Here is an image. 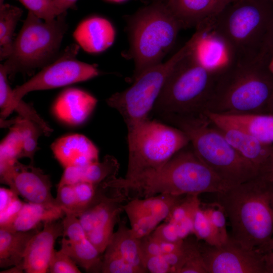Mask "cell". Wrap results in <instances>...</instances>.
Segmentation results:
<instances>
[{"label": "cell", "instance_id": "obj_4", "mask_svg": "<svg viewBox=\"0 0 273 273\" xmlns=\"http://www.w3.org/2000/svg\"><path fill=\"white\" fill-rule=\"evenodd\" d=\"M273 114V73L264 63L227 62L220 69L204 112Z\"/></svg>", "mask_w": 273, "mask_h": 273}, {"label": "cell", "instance_id": "obj_17", "mask_svg": "<svg viewBox=\"0 0 273 273\" xmlns=\"http://www.w3.org/2000/svg\"><path fill=\"white\" fill-rule=\"evenodd\" d=\"M203 114L218 128L235 129L261 142L273 144V114Z\"/></svg>", "mask_w": 273, "mask_h": 273}, {"label": "cell", "instance_id": "obj_32", "mask_svg": "<svg viewBox=\"0 0 273 273\" xmlns=\"http://www.w3.org/2000/svg\"><path fill=\"white\" fill-rule=\"evenodd\" d=\"M24 203L10 188H0V229H6L13 222Z\"/></svg>", "mask_w": 273, "mask_h": 273}, {"label": "cell", "instance_id": "obj_52", "mask_svg": "<svg viewBox=\"0 0 273 273\" xmlns=\"http://www.w3.org/2000/svg\"><path fill=\"white\" fill-rule=\"evenodd\" d=\"M270 69V70L273 73V65L272 66H271V67L270 68H269Z\"/></svg>", "mask_w": 273, "mask_h": 273}, {"label": "cell", "instance_id": "obj_9", "mask_svg": "<svg viewBox=\"0 0 273 273\" xmlns=\"http://www.w3.org/2000/svg\"><path fill=\"white\" fill-rule=\"evenodd\" d=\"M126 180H133L163 166L190 141L180 129L147 119L128 131Z\"/></svg>", "mask_w": 273, "mask_h": 273}, {"label": "cell", "instance_id": "obj_18", "mask_svg": "<svg viewBox=\"0 0 273 273\" xmlns=\"http://www.w3.org/2000/svg\"><path fill=\"white\" fill-rule=\"evenodd\" d=\"M51 148L64 168L83 167L99 161L97 148L82 134H71L60 138L52 144Z\"/></svg>", "mask_w": 273, "mask_h": 273}, {"label": "cell", "instance_id": "obj_7", "mask_svg": "<svg viewBox=\"0 0 273 273\" xmlns=\"http://www.w3.org/2000/svg\"><path fill=\"white\" fill-rule=\"evenodd\" d=\"M194 49L175 66L155 104L152 111L164 120L172 117L196 116L205 111L221 67L204 66Z\"/></svg>", "mask_w": 273, "mask_h": 273}, {"label": "cell", "instance_id": "obj_20", "mask_svg": "<svg viewBox=\"0 0 273 273\" xmlns=\"http://www.w3.org/2000/svg\"><path fill=\"white\" fill-rule=\"evenodd\" d=\"M115 30L107 19L93 16L81 21L73 33L74 39L85 52L99 53L110 47L114 42Z\"/></svg>", "mask_w": 273, "mask_h": 273}, {"label": "cell", "instance_id": "obj_38", "mask_svg": "<svg viewBox=\"0 0 273 273\" xmlns=\"http://www.w3.org/2000/svg\"><path fill=\"white\" fill-rule=\"evenodd\" d=\"M72 186L79 206V212L78 215L89 205L94 200L98 186L83 181L77 183L72 185Z\"/></svg>", "mask_w": 273, "mask_h": 273}, {"label": "cell", "instance_id": "obj_8", "mask_svg": "<svg viewBox=\"0 0 273 273\" xmlns=\"http://www.w3.org/2000/svg\"><path fill=\"white\" fill-rule=\"evenodd\" d=\"M66 13L51 21L28 14L14 40L10 55L3 64L9 77L18 72L29 73L53 62L67 29Z\"/></svg>", "mask_w": 273, "mask_h": 273}, {"label": "cell", "instance_id": "obj_42", "mask_svg": "<svg viewBox=\"0 0 273 273\" xmlns=\"http://www.w3.org/2000/svg\"><path fill=\"white\" fill-rule=\"evenodd\" d=\"M144 263L148 272H172L171 266L163 255L144 256Z\"/></svg>", "mask_w": 273, "mask_h": 273}, {"label": "cell", "instance_id": "obj_46", "mask_svg": "<svg viewBox=\"0 0 273 273\" xmlns=\"http://www.w3.org/2000/svg\"><path fill=\"white\" fill-rule=\"evenodd\" d=\"M263 176L273 182V147L267 170Z\"/></svg>", "mask_w": 273, "mask_h": 273}, {"label": "cell", "instance_id": "obj_48", "mask_svg": "<svg viewBox=\"0 0 273 273\" xmlns=\"http://www.w3.org/2000/svg\"><path fill=\"white\" fill-rule=\"evenodd\" d=\"M269 51H273V23L268 41L267 53Z\"/></svg>", "mask_w": 273, "mask_h": 273}, {"label": "cell", "instance_id": "obj_35", "mask_svg": "<svg viewBox=\"0 0 273 273\" xmlns=\"http://www.w3.org/2000/svg\"><path fill=\"white\" fill-rule=\"evenodd\" d=\"M56 205L65 213L77 216L79 212L76 194L72 185L57 187Z\"/></svg>", "mask_w": 273, "mask_h": 273}, {"label": "cell", "instance_id": "obj_15", "mask_svg": "<svg viewBox=\"0 0 273 273\" xmlns=\"http://www.w3.org/2000/svg\"><path fill=\"white\" fill-rule=\"evenodd\" d=\"M63 235L62 220L47 221L43 229L30 240L25 251L24 271L27 273L48 272L57 238Z\"/></svg>", "mask_w": 273, "mask_h": 273}, {"label": "cell", "instance_id": "obj_50", "mask_svg": "<svg viewBox=\"0 0 273 273\" xmlns=\"http://www.w3.org/2000/svg\"><path fill=\"white\" fill-rule=\"evenodd\" d=\"M111 2H114V3H121L124 2L126 0H106Z\"/></svg>", "mask_w": 273, "mask_h": 273}, {"label": "cell", "instance_id": "obj_19", "mask_svg": "<svg viewBox=\"0 0 273 273\" xmlns=\"http://www.w3.org/2000/svg\"><path fill=\"white\" fill-rule=\"evenodd\" d=\"M97 99L77 88L63 90L56 99L53 112L58 119L69 125H78L86 120L95 108Z\"/></svg>", "mask_w": 273, "mask_h": 273}, {"label": "cell", "instance_id": "obj_6", "mask_svg": "<svg viewBox=\"0 0 273 273\" xmlns=\"http://www.w3.org/2000/svg\"><path fill=\"white\" fill-rule=\"evenodd\" d=\"M165 121L187 135L198 157L229 188L260 175L204 114Z\"/></svg>", "mask_w": 273, "mask_h": 273}, {"label": "cell", "instance_id": "obj_26", "mask_svg": "<svg viewBox=\"0 0 273 273\" xmlns=\"http://www.w3.org/2000/svg\"><path fill=\"white\" fill-rule=\"evenodd\" d=\"M65 215L57 206L25 203L13 222L6 229L13 231H27L38 228L41 222L60 219Z\"/></svg>", "mask_w": 273, "mask_h": 273}, {"label": "cell", "instance_id": "obj_39", "mask_svg": "<svg viewBox=\"0 0 273 273\" xmlns=\"http://www.w3.org/2000/svg\"><path fill=\"white\" fill-rule=\"evenodd\" d=\"M215 204L217 209L211 207L205 209V211L222 243L227 240L230 236L228 234L226 229V215L223 209L218 204Z\"/></svg>", "mask_w": 273, "mask_h": 273}, {"label": "cell", "instance_id": "obj_43", "mask_svg": "<svg viewBox=\"0 0 273 273\" xmlns=\"http://www.w3.org/2000/svg\"><path fill=\"white\" fill-rule=\"evenodd\" d=\"M151 235L160 241L177 242L182 240L179 237L176 225L170 222L166 221L158 225Z\"/></svg>", "mask_w": 273, "mask_h": 273}, {"label": "cell", "instance_id": "obj_10", "mask_svg": "<svg viewBox=\"0 0 273 273\" xmlns=\"http://www.w3.org/2000/svg\"><path fill=\"white\" fill-rule=\"evenodd\" d=\"M197 42L196 37L192 36L166 62L145 71L130 87L106 100L107 104L121 114L128 131L149 119L168 76L178 63L194 49Z\"/></svg>", "mask_w": 273, "mask_h": 273}, {"label": "cell", "instance_id": "obj_44", "mask_svg": "<svg viewBox=\"0 0 273 273\" xmlns=\"http://www.w3.org/2000/svg\"><path fill=\"white\" fill-rule=\"evenodd\" d=\"M59 16L66 13V11L75 6L77 0H53Z\"/></svg>", "mask_w": 273, "mask_h": 273}, {"label": "cell", "instance_id": "obj_45", "mask_svg": "<svg viewBox=\"0 0 273 273\" xmlns=\"http://www.w3.org/2000/svg\"><path fill=\"white\" fill-rule=\"evenodd\" d=\"M263 254L265 273H273V253L266 252Z\"/></svg>", "mask_w": 273, "mask_h": 273}, {"label": "cell", "instance_id": "obj_21", "mask_svg": "<svg viewBox=\"0 0 273 273\" xmlns=\"http://www.w3.org/2000/svg\"><path fill=\"white\" fill-rule=\"evenodd\" d=\"M217 128L230 144L253 166L258 174L264 176L269 166L273 144L263 143L235 129Z\"/></svg>", "mask_w": 273, "mask_h": 273}, {"label": "cell", "instance_id": "obj_36", "mask_svg": "<svg viewBox=\"0 0 273 273\" xmlns=\"http://www.w3.org/2000/svg\"><path fill=\"white\" fill-rule=\"evenodd\" d=\"M28 11L45 21L54 20L59 16L53 0H17Z\"/></svg>", "mask_w": 273, "mask_h": 273}, {"label": "cell", "instance_id": "obj_14", "mask_svg": "<svg viewBox=\"0 0 273 273\" xmlns=\"http://www.w3.org/2000/svg\"><path fill=\"white\" fill-rule=\"evenodd\" d=\"M1 183L8 185L27 202L57 206L51 193L49 175L32 164L24 165L16 160L12 170L1 179Z\"/></svg>", "mask_w": 273, "mask_h": 273}, {"label": "cell", "instance_id": "obj_40", "mask_svg": "<svg viewBox=\"0 0 273 273\" xmlns=\"http://www.w3.org/2000/svg\"><path fill=\"white\" fill-rule=\"evenodd\" d=\"M130 228L139 239L150 235L160 223L156 220L145 216H137L129 219Z\"/></svg>", "mask_w": 273, "mask_h": 273}, {"label": "cell", "instance_id": "obj_24", "mask_svg": "<svg viewBox=\"0 0 273 273\" xmlns=\"http://www.w3.org/2000/svg\"><path fill=\"white\" fill-rule=\"evenodd\" d=\"M119 168L116 159L107 155L101 162L98 161L83 167L70 166L64 168L62 180L67 185L83 181L98 186L117 177Z\"/></svg>", "mask_w": 273, "mask_h": 273}, {"label": "cell", "instance_id": "obj_1", "mask_svg": "<svg viewBox=\"0 0 273 273\" xmlns=\"http://www.w3.org/2000/svg\"><path fill=\"white\" fill-rule=\"evenodd\" d=\"M273 23V2L234 0L209 25L224 45L228 62L264 63Z\"/></svg>", "mask_w": 273, "mask_h": 273}, {"label": "cell", "instance_id": "obj_23", "mask_svg": "<svg viewBox=\"0 0 273 273\" xmlns=\"http://www.w3.org/2000/svg\"><path fill=\"white\" fill-rule=\"evenodd\" d=\"M183 196L159 194L141 199L135 198L123 205V211L128 219L145 216L159 223L168 217L173 208L183 200Z\"/></svg>", "mask_w": 273, "mask_h": 273}, {"label": "cell", "instance_id": "obj_28", "mask_svg": "<svg viewBox=\"0 0 273 273\" xmlns=\"http://www.w3.org/2000/svg\"><path fill=\"white\" fill-rule=\"evenodd\" d=\"M194 52L199 61L208 68H220L228 61L222 59H228L224 45L207 29L197 44Z\"/></svg>", "mask_w": 273, "mask_h": 273}, {"label": "cell", "instance_id": "obj_41", "mask_svg": "<svg viewBox=\"0 0 273 273\" xmlns=\"http://www.w3.org/2000/svg\"><path fill=\"white\" fill-rule=\"evenodd\" d=\"M177 273H207L199 247L195 249L189 256Z\"/></svg>", "mask_w": 273, "mask_h": 273}, {"label": "cell", "instance_id": "obj_12", "mask_svg": "<svg viewBox=\"0 0 273 273\" xmlns=\"http://www.w3.org/2000/svg\"><path fill=\"white\" fill-rule=\"evenodd\" d=\"M126 197L104 182L98 185L95 197L77 217L91 243L103 253L119 221Z\"/></svg>", "mask_w": 273, "mask_h": 273}, {"label": "cell", "instance_id": "obj_13", "mask_svg": "<svg viewBox=\"0 0 273 273\" xmlns=\"http://www.w3.org/2000/svg\"><path fill=\"white\" fill-rule=\"evenodd\" d=\"M207 273H265L264 254L229 238L216 246L199 243Z\"/></svg>", "mask_w": 273, "mask_h": 273}, {"label": "cell", "instance_id": "obj_49", "mask_svg": "<svg viewBox=\"0 0 273 273\" xmlns=\"http://www.w3.org/2000/svg\"><path fill=\"white\" fill-rule=\"evenodd\" d=\"M143 1H144L145 2H146L147 4L152 3H156V2H161V3H164L167 0H142Z\"/></svg>", "mask_w": 273, "mask_h": 273}, {"label": "cell", "instance_id": "obj_29", "mask_svg": "<svg viewBox=\"0 0 273 273\" xmlns=\"http://www.w3.org/2000/svg\"><path fill=\"white\" fill-rule=\"evenodd\" d=\"M23 10L16 6L4 3L0 6V59H7L11 54L13 34Z\"/></svg>", "mask_w": 273, "mask_h": 273}, {"label": "cell", "instance_id": "obj_34", "mask_svg": "<svg viewBox=\"0 0 273 273\" xmlns=\"http://www.w3.org/2000/svg\"><path fill=\"white\" fill-rule=\"evenodd\" d=\"M101 272L104 273H139L111 245L108 244L103 256Z\"/></svg>", "mask_w": 273, "mask_h": 273}, {"label": "cell", "instance_id": "obj_16", "mask_svg": "<svg viewBox=\"0 0 273 273\" xmlns=\"http://www.w3.org/2000/svg\"><path fill=\"white\" fill-rule=\"evenodd\" d=\"M234 0H167L165 4L182 29L209 25Z\"/></svg>", "mask_w": 273, "mask_h": 273}, {"label": "cell", "instance_id": "obj_2", "mask_svg": "<svg viewBox=\"0 0 273 273\" xmlns=\"http://www.w3.org/2000/svg\"><path fill=\"white\" fill-rule=\"evenodd\" d=\"M189 145L157 170L130 181L116 177L112 181L113 186L126 197L133 193L135 198L159 194L198 196L205 193L215 194L230 188L201 161Z\"/></svg>", "mask_w": 273, "mask_h": 273}, {"label": "cell", "instance_id": "obj_53", "mask_svg": "<svg viewBox=\"0 0 273 273\" xmlns=\"http://www.w3.org/2000/svg\"><path fill=\"white\" fill-rule=\"evenodd\" d=\"M268 1H271V2H273V0H268Z\"/></svg>", "mask_w": 273, "mask_h": 273}, {"label": "cell", "instance_id": "obj_37", "mask_svg": "<svg viewBox=\"0 0 273 273\" xmlns=\"http://www.w3.org/2000/svg\"><path fill=\"white\" fill-rule=\"evenodd\" d=\"M77 264L61 249L55 250L50 262L48 272L80 273Z\"/></svg>", "mask_w": 273, "mask_h": 273}, {"label": "cell", "instance_id": "obj_27", "mask_svg": "<svg viewBox=\"0 0 273 273\" xmlns=\"http://www.w3.org/2000/svg\"><path fill=\"white\" fill-rule=\"evenodd\" d=\"M118 228L114 233L109 244L113 246L139 273L148 272L144 263V256L141 239L137 238L125 221L118 222Z\"/></svg>", "mask_w": 273, "mask_h": 273}, {"label": "cell", "instance_id": "obj_33", "mask_svg": "<svg viewBox=\"0 0 273 273\" xmlns=\"http://www.w3.org/2000/svg\"><path fill=\"white\" fill-rule=\"evenodd\" d=\"M193 234L197 240L216 246L221 243V240L212 226L205 210L200 206L196 209L193 217Z\"/></svg>", "mask_w": 273, "mask_h": 273}, {"label": "cell", "instance_id": "obj_25", "mask_svg": "<svg viewBox=\"0 0 273 273\" xmlns=\"http://www.w3.org/2000/svg\"><path fill=\"white\" fill-rule=\"evenodd\" d=\"M38 227L27 231L0 229V267L18 266L23 269L27 246L38 232Z\"/></svg>", "mask_w": 273, "mask_h": 273}, {"label": "cell", "instance_id": "obj_51", "mask_svg": "<svg viewBox=\"0 0 273 273\" xmlns=\"http://www.w3.org/2000/svg\"><path fill=\"white\" fill-rule=\"evenodd\" d=\"M5 0H0V6L4 3Z\"/></svg>", "mask_w": 273, "mask_h": 273}, {"label": "cell", "instance_id": "obj_30", "mask_svg": "<svg viewBox=\"0 0 273 273\" xmlns=\"http://www.w3.org/2000/svg\"><path fill=\"white\" fill-rule=\"evenodd\" d=\"M2 127L10 125L15 128L21 134L24 140V148L22 158H28L33 162L34 155L38 150V138L44 132L42 129L34 122L20 116L7 121L1 120Z\"/></svg>", "mask_w": 273, "mask_h": 273}, {"label": "cell", "instance_id": "obj_31", "mask_svg": "<svg viewBox=\"0 0 273 273\" xmlns=\"http://www.w3.org/2000/svg\"><path fill=\"white\" fill-rule=\"evenodd\" d=\"M10 131L0 144V174L8 171L15 161L22 158L24 140L14 127L9 126Z\"/></svg>", "mask_w": 273, "mask_h": 273}, {"label": "cell", "instance_id": "obj_22", "mask_svg": "<svg viewBox=\"0 0 273 273\" xmlns=\"http://www.w3.org/2000/svg\"><path fill=\"white\" fill-rule=\"evenodd\" d=\"M61 249L86 271H101L102 253L89 240L82 226L66 232L61 241Z\"/></svg>", "mask_w": 273, "mask_h": 273}, {"label": "cell", "instance_id": "obj_5", "mask_svg": "<svg viewBox=\"0 0 273 273\" xmlns=\"http://www.w3.org/2000/svg\"><path fill=\"white\" fill-rule=\"evenodd\" d=\"M126 20L129 48L124 57L133 61L134 81L162 63L182 27L165 3L161 2L147 4Z\"/></svg>", "mask_w": 273, "mask_h": 273}, {"label": "cell", "instance_id": "obj_3", "mask_svg": "<svg viewBox=\"0 0 273 273\" xmlns=\"http://www.w3.org/2000/svg\"><path fill=\"white\" fill-rule=\"evenodd\" d=\"M215 203L230 221L233 239L260 249L273 237V182L258 175L215 193Z\"/></svg>", "mask_w": 273, "mask_h": 273}, {"label": "cell", "instance_id": "obj_47", "mask_svg": "<svg viewBox=\"0 0 273 273\" xmlns=\"http://www.w3.org/2000/svg\"><path fill=\"white\" fill-rule=\"evenodd\" d=\"M258 250L263 253L266 252H271L273 253V237L266 244Z\"/></svg>", "mask_w": 273, "mask_h": 273}, {"label": "cell", "instance_id": "obj_11", "mask_svg": "<svg viewBox=\"0 0 273 273\" xmlns=\"http://www.w3.org/2000/svg\"><path fill=\"white\" fill-rule=\"evenodd\" d=\"M79 46L72 44L52 63L29 80L16 87L3 89L0 93L1 118L5 119L15 105L28 93L60 87L96 77L99 71L95 65L78 60Z\"/></svg>", "mask_w": 273, "mask_h": 273}]
</instances>
